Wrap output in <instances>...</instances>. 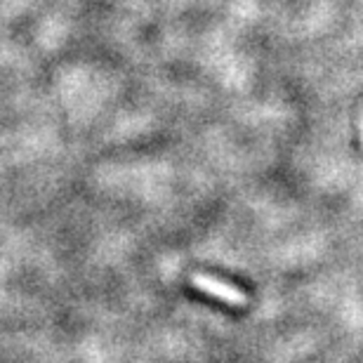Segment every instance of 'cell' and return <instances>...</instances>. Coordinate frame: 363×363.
Segmentation results:
<instances>
[{"mask_svg": "<svg viewBox=\"0 0 363 363\" xmlns=\"http://www.w3.org/2000/svg\"><path fill=\"white\" fill-rule=\"evenodd\" d=\"M191 283L196 286V290H201V293L215 297V300H220V302H227L231 307H245V304H248V297H245L241 290L220 279H213V276H208V274H194Z\"/></svg>", "mask_w": 363, "mask_h": 363, "instance_id": "1", "label": "cell"}]
</instances>
